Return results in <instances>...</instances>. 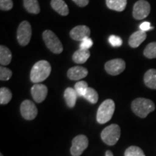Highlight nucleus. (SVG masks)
Wrapping results in <instances>:
<instances>
[{"mask_svg":"<svg viewBox=\"0 0 156 156\" xmlns=\"http://www.w3.org/2000/svg\"><path fill=\"white\" fill-rule=\"evenodd\" d=\"M20 113L25 119L33 120L38 115V109L32 101L25 100L21 103Z\"/></svg>","mask_w":156,"mask_h":156,"instance_id":"nucleus-10","label":"nucleus"},{"mask_svg":"<svg viewBox=\"0 0 156 156\" xmlns=\"http://www.w3.org/2000/svg\"><path fill=\"white\" fill-rule=\"evenodd\" d=\"M0 156H4V155H2V153H1V154H0Z\"/></svg>","mask_w":156,"mask_h":156,"instance_id":"nucleus-34","label":"nucleus"},{"mask_svg":"<svg viewBox=\"0 0 156 156\" xmlns=\"http://www.w3.org/2000/svg\"><path fill=\"white\" fill-rule=\"evenodd\" d=\"M140 30H141L145 31V32H146V31L150 30L151 29H152L153 28L151 27V23H150L144 22V23H142L141 25H140Z\"/></svg>","mask_w":156,"mask_h":156,"instance_id":"nucleus-31","label":"nucleus"},{"mask_svg":"<svg viewBox=\"0 0 156 156\" xmlns=\"http://www.w3.org/2000/svg\"><path fill=\"white\" fill-rule=\"evenodd\" d=\"M12 75V72L8 68L4 67L3 66L0 67V80L2 81L9 80Z\"/></svg>","mask_w":156,"mask_h":156,"instance_id":"nucleus-27","label":"nucleus"},{"mask_svg":"<svg viewBox=\"0 0 156 156\" xmlns=\"http://www.w3.org/2000/svg\"><path fill=\"white\" fill-rule=\"evenodd\" d=\"M13 7L12 0H0V9L3 11H9Z\"/></svg>","mask_w":156,"mask_h":156,"instance_id":"nucleus-28","label":"nucleus"},{"mask_svg":"<svg viewBox=\"0 0 156 156\" xmlns=\"http://www.w3.org/2000/svg\"><path fill=\"white\" fill-rule=\"evenodd\" d=\"M90 35V29L86 25H78L70 31V36L75 41H82L84 39L89 38Z\"/></svg>","mask_w":156,"mask_h":156,"instance_id":"nucleus-12","label":"nucleus"},{"mask_svg":"<svg viewBox=\"0 0 156 156\" xmlns=\"http://www.w3.org/2000/svg\"><path fill=\"white\" fill-rule=\"evenodd\" d=\"M88 87H89L87 85V83L83 80L78 81L75 85V90H76V92L77 93L78 96L80 97H84V95H85Z\"/></svg>","mask_w":156,"mask_h":156,"instance_id":"nucleus-26","label":"nucleus"},{"mask_svg":"<svg viewBox=\"0 0 156 156\" xmlns=\"http://www.w3.org/2000/svg\"><path fill=\"white\" fill-rule=\"evenodd\" d=\"M51 6L60 15L67 16L69 14V8L64 0H51Z\"/></svg>","mask_w":156,"mask_h":156,"instance_id":"nucleus-15","label":"nucleus"},{"mask_svg":"<svg viewBox=\"0 0 156 156\" xmlns=\"http://www.w3.org/2000/svg\"><path fill=\"white\" fill-rule=\"evenodd\" d=\"M106 156H114V154L111 151H107L106 152Z\"/></svg>","mask_w":156,"mask_h":156,"instance_id":"nucleus-33","label":"nucleus"},{"mask_svg":"<svg viewBox=\"0 0 156 156\" xmlns=\"http://www.w3.org/2000/svg\"><path fill=\"white\" fill-rule=\"evenodd\" d=\"M12 53L7 46H0V64L2 66L8 65L12 61Z\"/></svg>","mask_w":156,"mask_h":156,"instance_id":"nucleus-20","label":"nucleus"},{"mask_svg":"<svg viewBox=\"0 0 156 156\" xmlns=\"http://www.w3.org/2000/svg\"><path fill=\"white\" fill-rule=\"evenodd\" d=\"M115 111L114 101L107 99L101 103L97 112L96 119L99 124H106L112 119Z\"/></svg>","mask_w":156,"mask_h":156,"instance_id":"nucleus-3","label":"nucleus"},{"mask_svg":"<svg viewBox=\"0 0 156 156\" xmlns=\"http://www.w3.org/2000/svg\"><path fill=\"white\" fill-rule=\"evenodd\" d=\"M32 36V28L30 23L28 21H23L19 25L17 30V39L21 46H27L30 42Z\"/></svg>","mask_w":156,"mask_h":156,"instance_id":"nucleus-6","label":"nucleus"},{"mask_svg":"<svg viewBox=\"0 0 156 156\" xmlns=\"http://www.w3.org/2000/svg\"><path fill=\"white\" fill-rule=\"evenodd\" d=\"M51 67L49 62L41 60L34 64L30 71V80L35 84L46 80L50 75Z\"/></svg>","mask_w":156,"mask_h":156,"instance_id":"nucleus-1","label":"nucleus"},{"mask_svg":"<svg viewBox=\"0 0 156 156\" xmlns=\"http://www.w3.org/2000/svg\"><path fill=\"white\" fill-rule=\"evenodd\" d=\"M144 83L147 87L156 90V69H151L146 72L144 75Z\"/></svg>","mask_w":156,"mask_h":156,"instance_id":"nucleus-17","label":"nucleus"},{"mask_svg":"<svg viewBox=\"0 0 156 156\" xmlns=\"http://www.w3.org/2000/svg\"><path fill=\"white\" fill-rule=\"evenodd\" d=\"M88 139L84 134L76 136L72 142L70 153L73 156H80L88 146Z\"/></svg>","mask_w":156,"mask_h":156,"instance_id":"nucleus-7","label":"nucleus"},{"mask_svg":"<svg viewBox=\"0 0 156 156\" xmlns=\"http://www.w3.org/2000/svg\"><path fill=\"white\" fill-rule=\"evenodd\" d=\"M147 38V34L145 31L141 30L136 31L132 34L129 39V44L132 48H136L142 44Z\"/></svg>","mask_w":156,"mask_h":156,"instance_id":"nucleus-14","label":"nucleus"},{"mask_svg":"<svg viewBox=\"0 0 156 156\" xmlns=\"http://www.w3.org/2000/svg\"><path fill=\"white\" fill-rule=\"evenodd\" d=\"M83 98L86 99L87 101H88L90 103L95 104L98 101V94L95 90L92 88V87H88Z\"/></svg>","mask_w":156,"mask_h":156,"instance_id":"nucleus-23","label":"nucleus"},{"mask_svg":"<svg viewBox=\"0 0 156 156\" xmlns=\"http://www.w3.org/2000/svg\"><path fill=\"white\" fill-rule=\"evenodd\" d=\"M126 68L125 62L122 58H114L107 62L105 64V69L109 75L115 76L120 75Z\"/></svg>","mask_w":156,"mask_h":156,"instance_id":"nucleus-9","label":"nucleus"},{"mask_svg":"<svg viewBox=\"0 0 156 156\" xmlns=\"http://www.w3.org/2000/svg\"><path fill=\"white\" fill-rule=\"evenodd\" d=\"M77 93L76 92L75 88L73 87H67L64 91V97L65 99L66 103L69 108H73L76 104V101L77 98Z\"/></svg>","mask_w":156,"mask_h":156,"instance_id":"nucleus-16","label":"nucleus"},{"mask_svg":"<svg viewBox=\"0 0 156 156\" xmlns=\"http://www.w3.org/2000/svg\"><path fill=\"white\" fill-rule=\"evenodd\" d=\"M48 94V87L43 84H35L31 87V95L33 98L36 102L40 103H42Z\"/></svg>","mask_w":156,"mask_h":156,"instance_id":"nucleus-11","label":"nucleus"},{"mask_svg":"<svg viewBox=\"0 0 156 156\" xmlns=\"http://www.w3.org/2000/svg\"><path fill=\"white\" fill-rule=\"evenodd\" d=\"M144 56L148 58H156V42L151 43L144 49Z\"/></svg>","mask_w":156,"mask_h":156,"instance_id":"nucleus-24","label":"nucleus"},{"mask_svg":"<svg viewBox=\"0 0 156 156\" xmlns=\"http://www.w3.org/2000/svg\"><path fill=\"white\" fill-rule=\"evenodd\" d=\"M106 6L110 9L122 12L125 9L127 0H106Z\"/></svg>","mask_w":156,"mask_h":156,"instance_id":"nucleus-19","label":"nucleus"},{"mask_svg":"<svg viewBox=\"0 0 156 156\" xmlns=\"http://www.w3.org/2000/svg\"><path fill=\"white\" fill-rule=\"evenodd\" d=\"M88 71L85 67L76 66L73 67L67 71V77L72 80H80L87 77Z\"/></svg>","mask_w":156,"mask_h":156,"instance_id":"nucleus-13","label":"nucleus"},{"mask_svg":"<svg viewBox=\"0 0 156 156\" xmlns=\"http://www.w3.org/2000/svg\"><path fill=\"white\" fill-rule=\"evenodd\" d=\"M121 136V129L119 126L116 124H111L106 126L101 132V136L103 142L109 146L116 145Z\"/></svg>","mask_w":156,"mask_h":156,"instance_id":"nucleus-4","label":"nucleus"},{"mask_svg":"<svg viewBox=\"0 0 156 156\" xmlns=\"http://www.w3.org/2000/svg\"><path fill=\"white\" fill-rule=\"evenodd\" d=\"M132 110L134 114L140 117L145 118L150 113L155 111V103L150 99L144 98H137L132 101Z\"/></svg>","mask_w":156,"mask_h":156,"instance_id":"nucleus-2","label":"nucleus"},{"mask_svg":"<svg viewBox=\"0 0 156 156\" xmlns=\"http://www.w3.org/2000/svg\"><path fill=\"white\" fill-rule=\"evenodd\" d=\"M12 98V94L9 89L5 87H1L0 89V104H7L11 101Z\"/></svg>","mask_w":156,"mask_h":156,"instance_id":"nucleus-22","label":"nucleus"},{"mask_svg":"<svg viewBox=\"0 0 156 156\" xmlns=\"http://www.w3.org/2000/svg\"><path fill=\"white\" fill-rule=\"evenodd\" d=\"M124 156H145V155L140 147L130 146L124 152Z\"/></svg>","mask_w":156,"mask_h":156,"instance_id":"nucleus-25","label":"nucleus"},{"mask_svg":"<svg viewBox=\"0 0 156 156\" xmlns=\"http://www.w3.org/2000/svg\"><path fill=\"white\" fill-rule=\"evenodd\" d=\"M90 56V52L89 50H83L80 48L73 54V59L77 64H84L87 62Z\"/></svg>","mask_w":156,"mask_h":156,"instance_id":"nucleus-18","label":"nucleus"},{"mask_svg":"<svg viewBox=\"0 0 156 156\" xmlns=\"http://www.w3.org/2000/svg\"><path fill=\"white\" fill-rule=\"evenodd\" d=\"M76 5L80 7H84L87 6L89 3V0H73Z\"/></svg>","mask_w":156,"mask_h":156,"instance_id":"nucleus-32","label":"nucleus"},{"mask_svg":"<svg viewBox=\"0 0 156 156\" xmlns=\"http://www.w3.org/2000/svg\"><path fill=\"white\" fill-rule=\"evenodd\" d=\"M151 12V5L145 0H139L134 5L132 15L136 20H143Z\"/></svg>","mask_w":156,"mask_h":156,"instance_id":"nucleus-8","label":"nucleus"},{"mask_svg":"<svg viewBox=\"0 0 156 156\" xmlns=\"http://www.w3.org/2000/svg\"><path fill=\"white\" fill-rule=\"evenodd\" d=\"M93 41L89 37V38H87L82 41L80 45V48L83 50H89V48L93 46Z\"/></svg>","mask_w":156,"mask_h":156,"instance_id":"nucleus-30","label":"nucleus"},{"mask_svg":"<svg viewBox=\"0 0 156 156\" xmlns=\"http://www.w3.org/2000/svg\"><path fill=\"white\" fill-rule=\"evenodd\" d=\"M108 42L110 43L112 46H114V47H119V46H121L122 45V40L120 37L114 36V35H112L108 38Z\"/></svg>","mask_w":156,"mask_h":156,"instance_id":"nucleus-29","label":"nucleus"},{"mask_svg":"<svg viewBox=\"0 0 156 156\" xmlns=\"http://www.w3.org/2000/svg\"><path fill=\"white\" fill-rule=\"evenodd\" d=\"M23 5L29 13L37 15L40 12L41 8L38 0H23Z\"/></svg>","mask_w":156,"mask_h":156,"instance_id":"nucleus-21","label":"nucleus"},{"mask_svg":"<svg viewBox=\"0 0 156 156\" xmlns=\"http://www.w3.org/2000/svg\"><path fill=\"white\" fill-rule=\"evenodd\" d=\"M43 39L47 48L54 54H59L63 51V46L53 31L45 30L43 33Z\"/></svg>","mask_w":156,"mask_h":156,"instance_id":"nucleus-5","label":"nucleus"}]
</instances>
